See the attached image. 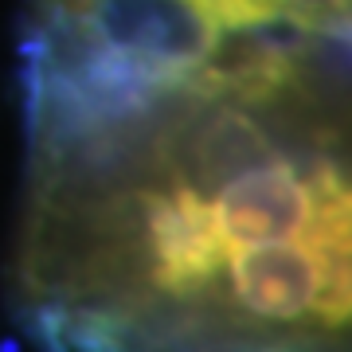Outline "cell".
<instances>
[{"label":"cell","instance_id":"1","mask_svg":"<svg viewBox=\"0 0 352 352\" xmlns=\"http://www.w3.org/2000/svg\"><path fill=\"white\" fill-rule=\"evenodd\" d=\"M20 75L8 286L36 344L352 340V32Z\"/></svg>","mask_w":352,"mask_h":352},{"label":"cell","instance_id":"2","mask_svg":"<svg viewBox=\"0 0 352 352\" xmlns=\"http://www.w3.org/2000/svg\"><path fill=\"white\" fill-rule=\"evenodd\" d=\"M243 32H352V0H32L20 59L145 63Z\"/></svg>","mask_w":352,"mask_h":352}]
</instances>
